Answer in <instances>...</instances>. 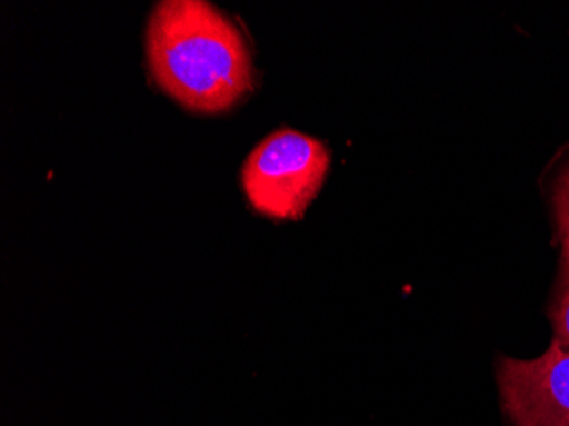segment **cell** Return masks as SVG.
I'll use <instances>...</instances> for the list:
<instances>
[{
  "label": "cell",
  "instance_id": "obj_1",
  "mask_svg": "<svg viewBox=\"0 0 569 426\" xmlns=\"http://www.w3.org/2000/svg\"><path fill=\"white\" fill-rule=\"evenodd\" d=\"M147 53L162 91L194 113H222L252 89L244 38L209 2L166 0L156 6Z\"/></svg>",
  "mask_w": 569,
  "mask_h": 426
},
{
  "label": "cell",
  "instance_id": "obj_2",
  "mask_svg": "<svg viewBox=\"0 0 569 426\" xmlns=\"http://www.w3.org/2000/svg\"><path fill=\"white\" fill-rule=\"evenodd\" d=\"M328 147L300 131H274L252 150L242 186L252 208L274 220H299L325 185Z\"/></svg>",
  "mask_w": 569,
  "mask_h": 426
},
{
  "label": "cell",
  "instance_id": "obj_3",
  "mask_svg": "<svg viewBox=\"0 0 569 426\" xmlns=\"http://www.w3.org/2000/svg\"><path fill=\"white\" fill-rule=\"evenodd\" d=\"M497 383L511 426H569V346L552 338L539 357H500Z\"/></svg>",
  "mask_w": 569,
  "mask_h": 426
},
{
  "label": "cell",
  "instance_id": "obj_4",
  "mask_svg": "<svg viewBox=\"0 0 569 426\" xmlns=\"http://www.w3.org/2000/svg\"><path fill=\"white\" fill-rule=\"evenodd\" d=\"M551 201L556 239L561 249L559 277H569V161L556 175L555 182H552Z\"/></svg>",
  "mask_w": 569,
  "mask_h": 426
},
{
  "label": "cell",
  "instance_id": "obj_5",
  "mask_svg": "<svg viewBox=\"0 0 569 426\" xmlns=\"http://www.w3.org/2000/svg\"><path fill=\"white\" fill-rule=\"evenodd\" d=\"M549 319L558 341L569 346V277H559L549 306Z\"/></svg>",
  "mask_w": 569,
  "mask_h": 426
}]
</instances>
